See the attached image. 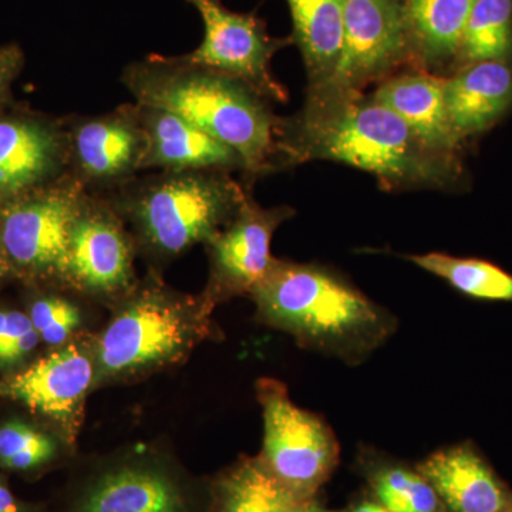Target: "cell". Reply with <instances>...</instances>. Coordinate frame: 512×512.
<instances>
[{
	"label": "cell",
	"mask_w": 512,
	"mask_h": 512,
	"mask_svg": "<svg viewBox=\"0 0 512 512\" xmlns=\"http://www.w3.org/2000/svg\"><path fill=\"white\" fill-rule=\"evenodd\" d=\"M278 148L282 167L329 160L376 175L389 190L448 188L460 183V160L443 156L373 96L311 106L281 119Z\"/></svg>",
	"instance_id": "1"
},
{
	"label": "cell",
	"mask_w": 512,
	"mask_h": 512,
	"mask_svg": "<svg viewBox=\"0 0 512 512\" xmlns=\"http://www.w3.org/2000/svg\"><path fill=\"white\" fill-rule=\"evenodd\" d=\"M121 82L136 103L173 111L231 147L244 161L248 178L282 168L281 119L247 84L192 63L185 55L156 53L127 64Z\"/></svg>",
	"instance_id": "2"
},
{
	"label": "cell",
	"mask_w": 512,
	"mask_h": 512,
	"mask_svg": "<svg viewBox=\"0 0 512 512\" xmlns=\"http://www.w3.org/2000/svg\"><path fill=\"white\" fill-rule=\"evenodd\" d=\"M249 296L262 323L350 366L365 362L397 329L396 316L328 266L275 258Z\"/></svg>",
	"instance_id": "3"
},
{
	"label": "cell",
	"mask_w": 512,
	"mask_h": 512,
	"mask_svg": "<svg viewBox=\"0 0 512 512\" xmlns=\"http://www.w3.org/2000/svg\"><path fill=\"white\" fill-rule=\"evenodd\" d=\"M138 244L157 259H173L211 241L247 200L227 171H158L107 192Z\"/></svg>",
	"instance_id": "4"
},
{
	"label": "cell",
	"mask_w": 512,
	"mask_h": 512,
	"mask_svg": "<svg viewBox=\"0 0 512 512\" xmlns=\"http://www.w3.org/2000/svg\"><path fill=\"white\" fill-rule=\"evenodd\" d=\"M214 308L157 278L134 286L97 342V372L127 377L178 362L205 338Z\"/></svg>",
	"instance_id": "5"
},
{
	"label": "cell",
	"mask_w": 512,
	"mask_h": 512,
	"mask_svg": "<svg viewBox=\"0 0 512 512\" xmlns=\"http://www.w3.org/2000/svg\"><path fill=\"white\" fill-rule=\"evenodd\" d=\"M342 49L332 76L306 93L305 104L336 103L362 96L377 80L413 63L412 42L399 0H343Z\"/></svg>",
	"instance_id": "6"
},
{
	"label": "cell",
	"mask_w": 512,
	"mask_h": 512,
	"mask_svg": "<svg viewBox=\"0 0 512 512\" xmlns=\"http://www.w3.org/2000/svg\"><path fill=\"white\" fill-rule=\"evenodd\" d=\"M256 390L264 416L262 461L296 497L306 500L338 464L335 433L325 420L293 404L278 380L261 379Z\"/></svg>",
	"instance_id": "7"
},
{
	"label": "cell",
	"mask_w": 512,
	"mask_h": 512,
	"mask_svg": "<svg viewBox=\"0 0 512 512\" xmlns=\"http://www.w3.org/2000/svg\"><path fill=\"white\" fill-rule=\"evenodd\" d=\"M87 192L67 174L0 205V248L10 264L63 281L70 232Z\"/></svg>",
	"instance_id": "8"
},
{
	"label": "cell",
	"mask_w": 512,
	"mask_h": 512,
	"mask_svg": "<svg viewBox=\"0 0 512 512\" xmlns=\"http://www.w3.org/2000/svg\"><path fill=\"white\" fill-rule=\"evenodd\" d=\"M200 13L204 37L192 63L247 84L265 100L286 103L288 92L272 73V59L292 42L269 35L265 22L254 13L232 12L221 0H185Z\"/></svg>",
	"instance_id": "9"
},
{
	"label": "cell",
	"mask_w": 512,
	"mask_h": 512,
	"mask_svg": "<svg viewBox=\"0 0 512 512\" xmlns=\"http://www.w3.org/2000/svg\"><path fill=\"white\" fill-rule=\"evenodd\" d=\"M77 292L127 295L134 288V241L109 198L87 192L74 218L63 281Z\"/></svg>",
	"instance_id": "10"
},
{
	"label": "cell",
	"mask_w": 512,
	"mask_h": 512,
	"mask_svg": "<svg viewBox=\"0 0 512 512\" xmlns=\"http://www.w3.org/2000/svg\"><path fill=\"white\" fill-rule=\"evenodd\" d=\"M67 174L89 192L107 194L143 171L147 138L137 103L66 121Z\"/></svg>",
	"instance_id": "11"
},
{
	"label": "cell",
	"mask_w": 512,
	"mask_h": 512,
	"mask_svg": "<svg viewBox=\"0 0 512 512\" xmlns=\"http://www.w3.org/2000/svg\"><path fill=\"white\" fill-rule=\"evenodd\" d=\"M293 215L291 207L264 208L248 195L235 217L207 244L210 281L204 296L212 305L251 295L274 264L271 244L276 229Z\"/></svg>",
	"instance_id": "12"
},
{
	"label": "cell",
	"mask_w": 512,
	"mask_h": 512,
	"mask_svg": "<svg viewBox=\"0 0 512 512\" xmlns=\"http://www.w3.org/2000/svg\"><path fill=\"white\" fill-rule=\"evenodd\" d=\"M66 175V123L0 117V205Z\"/></svg>",
	"instance_id": "13"
},
{
	"label": "cell",
	"mask_w": 512,
	"mask_h": 512,
	"mask_svg": "<svg viewBox=\"0 0 512 512\" xmlns=\"http://www.w3.org/2000/svg\"><path fill=\"white\" fill-rule=\"evenodd\" d=\"M96 372V356L82 345L72 343L37 360L25 372L0 382V396L19 400L74 430L79 426L84 400Z\"/></svg>",
	"instance_id": "14"
},
{
	"label": "cell",
	"mask_w": 512,
	"mask_h": 512,
	"mask_svg": "<svg viewBox=\"0 0 512 512\" xmlns=\"http://www.w3.org/2000/svg\"><path fill=\"white\" fill-rule=\"evenodd\" d=\"M147 138L143 171H242V158L200 127L161 107L137 103Z\"/></svg>",
	"instance_id": "15"
},
{
	"label": "cell",
	"mask_w": 512,
	"mask_h": 512,
	"mask_svg": "<svg viewBox=\"0 0 512 512\" xmlns=\"http://www.w3.org/2000/svg\"><path fill=\"white\" fill-rule=\"evenodd\" d=\"M417 470L448 512H512V490L470 441L431 454Z\"/></svg>",
	"instance_id": "16"
},
{
	"label": "cell",
	"mask_w": 512,
	"mask_h": 512,
	"mask_svg": "<svg viewBox=\"0 0 512 512\" xmlns=\"http://www.w3.org/2000/svg\"><path fill=\"white\" fill-rule=\"evenodd\" d=\"M448 123L458 143L480 136L512 111V62H478L446 77Z\"/></svg>",
	"instance_id": "17"
},
{
	"label": "cell",
	"mask_w": 512,
	"mask_h": 512,
	"mask_svg": "<svg viewBox=\"0 0 512 512\" xmlns=\"http://www.w3.org/2000/svg\"><path fill=\"white\" fill-rule=\"evenodd\" d=\"M444 82L446 77L414 67L384 80L372 96L394 111L427 146L458 158L461 144L448 123Z\"/></svg>",
	"instance_id": "18"
},
{
	"label": "cell",
	"mask_w": 512,
	"mask_h": 512,
	"mask_svg": "<svg viewBox=\"0 0 512 512\" xmlns=\"http://www.w3.org/2000/svg\"><path fill=\"white\" fill-rule=\"evenodd\" d=\"M476 0H399L417 69L453 72L468 16Z\"/></svg>",
	"instance_id": "19"
},
{
	"label": "cell",
	"mask_w": 512,
	"mask_h": 512,
	"mask_svg": "<svg viewBox=\"0 0 512 512\" xmlns=\"http://www.w3.org/2000/svg\"><path fill=\"white\" fill-rule=\"evenodd\" d=\"M291 12L292 42L301 50L308 92L319 89L332 76L342 49L343 0H286Z\"/></svg>",
	"instance_id": "20"
},
{
	"label": "cell",
	"mask_w": 512,
	"mask_h": 512,
	"mask_svg": "<svg viewBox=\"0 0 512 512\" xmlns=\"http://www.w3.org/2000/svg\"><path fill=\"white\" fill-rule=\"evenodd\" d=\"M82 512H183V501L156 471L124 468L94 485Z\"/></svg>",
	"instance_id": "21"
},
{
	"label": "cell",
	"mask_w": 512,
	"mask_h": 512,
	"mask_svg": "<svg viewBox=\"0 0 512 512\" xmlns=\"http://www.w3.org/2000/svg\"><path fill=\"white\" fill-rule=\"evenodd\" d=\"M404 258L424 271L439 276L467 298L512 303V274L493 262L458 258L440 252L406 255Z\"/></svg>",
	"instance_id": "22"
},
{
	"label": "cell",
	"mask_w": 512,
	"mask_h": 512,
	"mask_svg": "<svg viewBox=\"0 0 512 512\" xmlns=\"http://www.w3.org/2000/svg\"><path fill=\"white\" fill-rule=\"evenodd\" d=\"M299 500L258 458L239 464L222 480L218 512H289Z\"/></svg>",
	"instance_id": "23"
},
{
	"label": "cell",
	"mask_w": 512,
	"mask_h": 512,
	"mask_svg": "<svg viewBox=\"0 0 512 512\" xmlns=\"http://www.w3.org/2000/svg\"><path fill=\"white\" fill-rule=\"evenodd\" d=\"M490 60L512 62V0L474 2L454 70Z\"/></svg>",
	"instance_id": "24"
},
{
	"label": "cell",
	"mask_w": 512,
	"mask_h": 512,
	"mask_svg": "<svg viewBox=\"0 0 512 512\" xmlns=\"http://www.w3.org/2000/svg\"><path fill=\"white\" fill-rule=\"evenodd\" d=\"M370 483L377 501L390 512H448L419 470L394 463L373 464Z\"/></svg>",
	"instance_id": "25"
},
{
	"label": "cell",
	"mask_w": 512,
	"mask_h": 512,
	"mask_svg": "<svg viewBox=\"0 0 512 512\" xmlns=\"http://www.w3.org/2000/svg\"><path fill=\"white\" fill-rule=\"evenodd\" d=\"M56 443L43 431L12 421L0 427V463L13 470H28L55 456Z\"/></svg>",
	"instance_id": "26"
},
{
	"label": "cell",
	"mask_w": 512,
	"mask_h": 512,
	"mask_svg": "<svg viewBox=\"0 0 512 512\" xmlns=\"http://www.w3.org/2000/svg\"><path fill=\"white\" fill-rule=\"evenodd\" d=\"M30 320L47 345L60 346L82 322L80 309L60 296L39 299L30 309Z\"/></svg>",
	"instance_id": "27"
},
{
	"label": "cell",
	"mask_w": 512,
	"mask_h": 512,
	"mask_svg": "<svg viewBox=\"0 0 512 512\" xmlns=\"http://www.w3.org/2000/svg\"><path fill=\"white\" fill-rule=\"evenodd\" d=\"M39 333L30 316L16 311H0V365H13L36 348Z\"/></svg>",
	"instance_id": "28"
},
{
	"label": "cell",
	"mask_w": 512,
	"mask_h": 512,
	"mask_svg": "<svg viewBox=\"0 0 512 512\" xmlns=\"http://www.w3.org/2000/svg\"><path fill=\"white\" fill-rule=\"evenodd\" d=\"M23 53L16 45L0 46V99L8 92L10 83L18 76Z\"/></svg>",
	"instance_id": "29"
},
{
	"label": "cell",
	"mask_w": 512,
	"mask_h": 512,
	"mask_svg": "<svg viewBox=\"0 0 512 512\" xmlns=\"http://www.w3.org/2000/svg\"><path fill=\"white\" fill-rule=\"evenodd\" d=\"M0 512H18L15 498L2 483H0Z\"/></svg>",
	"instance_id": "30"
},
{
	"label": "cell",
	"mask_w": 512,
	"mask_h": 512,
	"mask_svg": "<svg viewBox=\"0 0 512 512\" xmlns=\"http://www.w3.org/2000/svg\"><path fill=\"white\" fill-rule=\"evenodd\" d=\"M349 512H390L383 507L379 501H362V503L356 504Z\"/></svg>",
	"instance_id": "31"
},
{
	"label": "cell",
	"mask_w": 512,
	"mask_h": 512,
	"mask_svg": "<svg viewBox=\"0 0 512 512\" xmlns=\"http://www.w3.org/2000/svg\"><path fill=\"white\" fill-rule=\"evenodd\" d=\"M289 512H325L316 507L315 504L309 503L308 500H299L298 503L293 505L292 510Z\"/></svg>",
	"instance_id": "32"
},
{
	"label": "cell",
	"mask_w": 512,
	"mask_h": 512,
	"mask_svg": "<svg viewBox=\"0 0 512 512\" xmlns=\"http://www.w3.org/2000/svg\"><path fill=\"white\" fill-rule=\"evenodd\" d=\"M9 269L10 262L8 261V258H6L5 254H3L2 248H0V279L8 274Z\"/></svg>",
	"instance_id": "33"
}]
</instances>
